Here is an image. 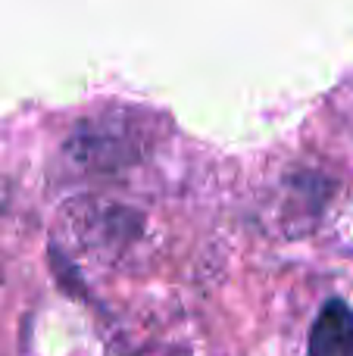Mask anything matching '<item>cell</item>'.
Returning <instances> with one entry per match:
<instances>
[{"label": "cell", "instance_id": "1", "mask_svg": "<svg viewBox=\"0 0 353 356\" xmlns=\"http://www.w3.org/2000/svg\"><path fill=\"white\" fill-rule=\"evenodd\" d=\"M306 356H353V309L344 300H329L319 309Z\"/></svg>", "mask_w": 353, "mask_h": 356}]
</instances>
